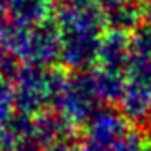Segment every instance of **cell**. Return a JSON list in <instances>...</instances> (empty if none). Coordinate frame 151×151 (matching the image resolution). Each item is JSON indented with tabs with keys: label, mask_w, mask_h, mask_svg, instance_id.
Instances as JSON below:
<instances>
[{
	"label": "cell",
	"mask_w": 151,
	"mask_h": 151,
	"mask_svg": "<svg viewBox=\"0 0 151 151\" xmlns=\"http://www.w3.org/2000/svg\"><path fill=\"white\" fill-rule=\"evenodd\" d=\"M109 29L131 32L141 26L143 10L136 0H97Z\"/></svg>",
	"instance_id": "cell-9"
},
{
	"label": "cell",
	"mask_w": 151,
	"mask_h": 151,
	"mask_svg": "<svg viewBox=\"0 0 151 151\" xmlns=\"http://www.w3.org/2000/svg\"><path fill=\"white\" fill-rule=\"evenodd\" d=\"M9 10L15 24L32 26L51 17V0H9Z\"/></svg>",
	"instance_id": "cell-11"
},
{
	"label": "cell",
	"mask_w": 151,
	"mask_h": 151,
	"mask_svg": "<svg viewBox=\"0 0 151 151\" xmlns=\"http://www.w3.org/2000/svg\"><path fill=\"white\" fill-rule=\"evenodd\" d=\"M100 104L102 100L95 88L92 73L73 71L71 75H66L56 110L70 124L82 127L102 109Z\"/></svg>",
	"instance_id": "cell-5"
},
{
	"label": "cell",
	"mask_w": 151,
	"mask_h": 151,
	"mask_svg": "<svg viewBox=\"0 0 151 151\" xmlns=\"http://www.w3.org/2000/svg\"><path fill=\"white\" fill-rule=\"evenodd\" d=\"M55 21L61 34L60 61L71 71H87L95 65L99 44L107 27L99 5H60Z\"/></svg>",
	"instance_id": "cell-1"
},
{
	"label": "cell",
	"mask_w": 151,
	"mask_h": 151,
	"mask_svg": "<svg viewBox=\"0 0 151 151\" xmlns=\"http://www.w3.org/2000/svg\"><path fill=\"white\" fill-rule=\"evenodd\" d=\"M129 119L122 112L100 109L85 124V143L97 151H110L131 131Z\"/></svg>",
	"instance_id": "cell-7"
},
{
	"label": "cell",
	"mask_w": 151,
	"mask_h": 151,
	"mask_svg": "<svg viewBox=\"0 0 151 151\" xmlns=\"http://www.w3.org/2000/svg\"><path fill=\"white\" fill-rule=\"evenodd\" d=\"M92 78H93L95 88L99 92L102 104L114 105V104L121 102V97L126 88V71L93 66Z\"/></svg>",
	"instance_id": "cell-10"
},
{
	"label": "cell",
	"mask_w": 151,
	"mask_h": 151,
	"mask_svg": "<svg viewBox=\"0 0 151 151\" xmlns=\"http://www.w3.org/2000/svg\"><path fill=\"white\" fill-rule=\"evenodd\" d=\"M131 56V34L126 31L109 29L105 31L99 44L97 60L93 66L127 71Z\"/></svg>",
	"instance_id": "cell-8"
},
{
	"label": "cell",
	"mask_w": 151,
	"mask_h": 151,
	"mask_svg": "<svg viewBox=\"0 0 151 151\" xmlns=\"http://www.w3.org/2000/svg\"><path fill=\"white\" fill-rule=\"evenodd\" d=\"M78 127L58 112H42L32 119L31 134L41 151H73L78 146Z\"/></svg>",
	"instance_id": "cell-6"
},
{
	"label": "cell",
	"mask_w": 151,
	"mask_h": 151,
	"mask_svg": "<svg viewBox=\"0 0 151 151\" xmlns=\"http://www.w3.org/2000/svg\"><path fill=\"white\" fill-rule=\"evenodd\" d=\"M73 151H97V150L90 148V146H88L87 143H83V144H78V146H76V148H75Z\"/></svg>",
	"instance_id": "cell-15"
},
{
	"label": "cell",
	"mask_w": 151,
	"mask_h": 151,
	"mask_svg": "<svg viewBox=\"0 0 151 151\" xmlns=\"http://www.w3.org/2000/svg\"><path fill=\"white\" fill-rule=\"evenodd\" d=\"M66 75L56 66L26 65L17 71L15 105L22 116H39L56 107Z\"/></svg>",
	"instance_id": "cell-3"
},
{
	"label": "cell",
	"mask_w": 151,
	"mask_h": 151,
	"mask_svg": "<svg viewBox=\"0 0 151 151\" xmlns=\"http://www.w3.org/2000/svg\"><path fill=\"white\" fill-rule=\"evenodd\" d=\"M60 5L85 7V5H97V0H60Z\"/></svg>",
	"instance_id": "cell-13"
},
{
	"label": "cell",
	"mask_w": 151,
	"mask_h": 151,
	"mask_svg": "<svg viewBox=\"0 0 151 151\" xmlns=\"http://www.w3.org/2000/svg\"><path fill=\"white\" fill-rule=\"evenodd\" d=\"M119 105L131 122L146 124L151 116V24L139 26L131 34L126 88Z\"/></svg>",
	"instance_id": "cell-2"
},
{
	"label": "cell",
	"mask_w": 151,
	"mask_h": 151,
	"mask_svg": "<svg viewBox=\"0 0 151 151\" xmlns=\"http://www.w3.org/2000/svg\"><path fill=\"white\" fill-rule=\"evenodd\" d=\"M146 124H148V126H150V129H151V116L148 117V121H146Z\"/></svg>",
	"instance_id": "cell-16"
},
{
	"label": "cell",
	"mask_w": 151,
	"mask_h": 151,
	"mask_svg": "<svg viewBox=\"0 0 151 151\" xmlns=\"http://www.w3.org/2000/svg\"><path fill=\"white\" fill-rule=\"evenodd\" d=\"M5 42L14 55L34 66H55L61 56V34L55 17L32 26L14 24L5 32Z\"/></svg>",
	"instance_id": "cell-4"
},
{
	"label": "cell",
	"mask_w": 151,
	"mask_h": 151,
	"mask_svg": "<svg viewBox=\"0 0 151 151\" xmlns=\"http://www.w3.org/2000/svg\"><path fill=\"white\" fill-rule=\"evenodd\" d=\"M136 2L141 5L144 19L148 21V24H151V0H136Z\"/></svg>",
	"instance_id": "cell-14"
},
{
	"label": "cell",
	"mask_w": 151,
	"mask_h": 151,
	"mask_svg": "<svg viewBox=\"0 0 151 151\" xmlns=\"http://www.w3.org/2000/svg\"><path fill=\"white\" fill-rule=\"evenodd\" d=\"M110 151H151V134L129 131Z\"/></svg>",
	"instance_id": "cell-12"
}]
</instances>
